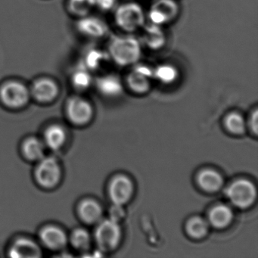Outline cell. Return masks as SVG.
I'll return each instance as SVG.
<instances>
[{
    "mask_svg": "<svg viewBox=\"0 0 258 258\" xmlns=\"http://www.w3.org/2000/svg\"><path fill=\"white\" fill-rule=\"evenodd\" d=\"M108 55L120 67L134 66L141 59V43L131 35L114 37L108 46Z\"/></svg>",
    "mask_w": 258,
    "mask_h": 258,
    "instance_id": "obj_1",
    "label": "cell"
},
{
    "mask_svg": "<svg viewBox=\"0 0 258 258\" xmlns=\"http://www.w3.org/2000/svg\"><path fill=\"white\" fill-rule=\"evenodd\" d=\"M114 19L120 30L129 34L144 27L146 22V16L141 6L133 2L119 6L114 11Z\"/></svg>",
    "mask_w": 258,
    "mask_h": 258,
    "instance_id": "obj_2",
    "label": "cell"
},
{
    "mask_svg": "<svg viewBox=\"0 0 258 258\" xmlns=\"http://www.w3.org/2000/svg\"><path fill=\"white\" fill-rule=\"evenodd\" d=\"M226 196L238 208H245L251 205L256 197L254 185L247 179H238L226 189Z\"/></svg>",
    "mask_w": 258,
    "mask_h": 258,
    "instance_id": "obj_3",
    "label": "cell"
},
{
    "mask_svg": "<svg viewBox=\"0 0 258 258\" xmlns=\"http://www.w3.org/2000/svg\"><path fill=\"white\" fill-rule=\"evenodd\" d=\"M179 13V7L176 0H156L148 16L151 24L163 26L176 20Z\"/></svg>",
    "mask_w": 258,
    "mask_h": 258,
    "instance_id": "obj_4",
    "label": "cell"
},
{
    "mask_svg": "<svg viewBox=\"0 0 258 258\" xmlns=\"http://www.w3.org/2000/svg\"><path fill=\"white\" fill-rule=\"evenodd\" d=\"M29 96L28 88L19 81H8L0 89L1 99L5 105L10 108L24 106L28 102Z\"/></svg>",
    "mask_w": 258,
    "mask_h": 258,
    "instance_id": "obj_5",
    "label": "cell"
},
{
    "mask_svg": "<svg viewBox=\"0 0 258 258\" xmlns=\"http://www.w3.org/2000/svg\"><path fill=\"white\" fill-rule=\"evenodd\" d=\"M120 228L115 220H109L102 221L96 231V238L99 247L105 250L115 248L120 239Z\"/></svg>",
    "mask_w": 258,
    "mask_h": 258,
    "instance_id": "obj_6",
    "label": "cell"
},
{
    "mask_svg": "<svg viewBox=\"0 0 258 258\" xmlns=\"http://www.w3.org/2000/svg\"><path fill=\"white\" fill-rule=\"evenodd\" d=\"M61 169L53 158H42L36 169V178L40 185L47 188L55 186L59 182Z\"/></svg>",
    "mask_w": 258,
    "mask_h": 258,
    "instance_id": "obj_7",
    "label": "cell"
},
{
    "mask_svg": "<svg viewBox=\"0 0 258 258\" xmlns=\"http://www.w3.org/2000/svg\"><path fill=\"white\" fill-rule=\"evenodd\" d=\"M68 114L73 123L85 124L91 119L93 108L90 104L83 98L75 96L68 102Z\"/></svg>",
    "mask_w": 258,
    "mask_h": 258,
    "instance_id": "obj_8",
    "label": "cell"
},
{
    "mask_svg": "<svg viewBox=\"0 0 258 258\" xmlns=\"http://www.w3.org/2000/svg\"><path fill=\"white\" fill-rule=\"evenodd\" d=\"M134 186L129 178L118 176L114 178L109 187V195L113 203L123 205L132 196Z\"/></svg>",
    "mask_w": 258,
    "mask_h": 258,
    "instance_id": "obj_9",
    "label": "cell"
},
{
    "mask_svg": "<svg viewBox=\"0 0 258 258\" xmlns=\"http://www.w3.org/2000/svg\"><path fill=\"white\" fill-rule=\"evenodd\" d=\"M78 29L80 32L87 37L101 38L108 33V25L102 21L91 16H84L78 22Z\"/></svg>",
    "mask_w": 258,
    "mask_h": 258,
    "instance_id": "obj_10",
    "label": "cell"
},
{
    "mask_svg": "<svg viewBox=\"0 0 258 258\" xmlns=\"http://www.w3.org/2000/svg\"><path fill=\"white\" fill-rule=\"evenodd\" d=\"M31 92L40 102H51L58 95V87L55 81L49 78H40L34 83Z\"/></svg>",
    "mask_w": 258,
    "mask_h": 258,
    "instance_id": "obj_11",
    "label": "cell"
},
{
    "mask_svg": "<svg viewBox=\"0 0 258 258\" xmlns=\"http://www.w3.org/2000/svg\"><path fill=\"white\" fill-rule=\"evenodd\" d=\"M143 41L145 46L151 50L158 51L165 46L167 37L161 26L150 24L145 27Z\"/></svg>",
    "mask_w": 258,
    "mask_h": 258,
    "instance_id": "obj_12",
    "label": "cell"
},
{
    "mask_svg": "<svg viewBox=\"0 0 258 258\" xmlns=\"http://www.w3.org/2000/svg\"><path fill=\"white\" fill-rule=\"evenodd\" d=\"M41 255V250L37 243L28 238H20L15 241L10 249V256L14 258H36Z\"/></svg>",
    "mask_w": 258,
    "mask_h": 258,
    "instance_id": "obj_13",
    "label": "cell"
},
{
    "mask_svg": "<svg viewBox=\"0 0 258 258\" xmlns=\"http://www.w3.org/2000/svg\"><path fill=\"white\" fill-rule=\"evenodd\" d=\"M96 86L99 91L107 97H117L123 93V84L117 75H107L98 78Z\"/></svg>",
    "mask_w": 258,
    "mask_h": 258,
    "instance_id": "obj_14",
    "label": "cell"
},
{
    "mask_svg": "<svg viewBox=\"0 0 258 258\" xmlns=\"http://www.w3.org/2000/svg\"><path fill=\"white\" fill-rule=\"evenodd\" d=\"M41 241L51 249L62 248L67 243V236L62 229L56 226H46L40 234Z\"/></svg>",
    "mask_w": 258,
    "mask_h": 258,
    "instance_id": "obj_15",
    "label": "cell"
},
{
    "mask_svg": "<svg viewBox=\"0 0 258 258\" xmlns=\"http://www.w3.org/2000/svg\"><path fill=\"white\" fill-rule=\"evenodd\" d=\"M232 217V210L224 205H219L213 208L209 215L211 224L217 228H223L229 225Z\"/></svg>",
    "mask_w": 258,
    "mask_h": 258,
    "instance_id": "obj_16",
    "label": "cell"
},
{
    "mask_svg": "<svg viewBox=\"0 0 258 258\" xmlns=\"http://www.w3.org/2000/svg\"><path fill=\"white\" fill-rule=\"evenodd\" d=\"M126 84L137 93H146L150 89V78L134 69L126 77Z\"/></svg>",
    "mask_w": 258,
    "mask_h": 258,
    "instance_id": "obj_17",
    "label": "cell"
},
{
    "mask_svg": "<svg viewBox=\"0 0 258 258\" xmlns=\"http://www.w3.org/2000/svg\"><path fill=\"white\" fill-rule=\"evenodd\" d=\"M102 208L93 200L87 199L81 202L79 206V214L86 223H96L102 216Z\"/></svg>",
    "mask_w": 258,
    "mask_h": 258,
    "instance_id": "obj_18",
    "label": "cell"
},
{
    "mask_svg": "<svg viewBox=\"0 0 258 258\" xmlns=\"http://www.w3.org/2000/svg\"><path fill=\"white\" fill-rule=\"evenodd\" d=\"M44 137L46 145L51 149L58 150L66 142V131L59 125H52L46 129Z\"/></svg>",
    "mask_w": 258,
    "mask_h": 258,
    "instance_id": "obj_19",
    "label": "cell"
},
{
    "mask_svg": "<svg viewBox=\"0 0 258 258\" xmlns=\"http://www.w3.org/2000/svg\"><path fill=\"white\" fill-rule=\"evenodd\" d=\"M198 180L201 186L208 191H217L223 184V178L220 173L209 169L201 172Z\"/></svg>",
    "mask_w": 258,
    "mask_h": 258,
    "instance_id": "obj_20",
    "label": "cell"
},
{
    "mask_svg": "<svg viewBox=\"0 0 258 258\" xmlns=\"http://www.w3.org/2000/svg\"><path fill=\"white\" fill-rule=\"evenodd\" d=\"M178 77L179 72L173 64L164 63L153 69V78L164 84H173L177 80Z\"/></svg>",
    "mask_w": 258,
    "mask_h": 258,
    "instance_id": "obj_21",
    "label": "cell"
},
{
    "mask_svg": "<svg viewBox=\"0 0 258 258\" xmlns=\"http://www.w3.org/2000/svg\"><path fill=\"white\" fill-rule=\"evenodd\" d=\"M23 152L26 158L31 161L41 160L44 155V146L37 139L29 138L24 143Z\"/></svg>",
    "mask_w": 258,
    "mask_h": 258,
    "instance_id": "obj_22",
    "label": "cell"
},
{
    "mask_svg": "<svg viewBox=\"0 0 258 258\" xmlns=\"http://www.w3.org/2000/svg\"><path fill=\"white\" fill-rule=\"evenodd\" d=\"M94 7H96L95 0H69L71 11L81 17L88 16Z\"/></svg>",
    "mask_w": 258,
    "mask_h": 258,
    "instance_id": "obj_23",
    "label": "cell"
},
{
    "mask_svg": "<svg viewBox=\"0 0 258 258\" xmlns=\"http://www.w3.org/2000/svg\"><path fill=\"white\" fill-rule=\"evenodd\" d=\"M187 230L194 238H202L208 232V223L201 217H194L188 221Z\"/></svg>",
    "mask_w": 258,
    "mask_h": 258,
    "instance_id": "obj_24",
    "label": "cell"
},
{
    "mask_svg": "<svg viewBox=\"0 0 258 258\" xmlns=\"http://www.w3.org/2000/svg\"><path fill=\"white\" fill-rule=\"evenodd\" d=\"M90 235L83 229H78L74 231L72 235V242L76 248L80 250H87L90 245Z\"/></svg>",
    "mask_w": 258,
    "mask_h": 258,
    "instance_id": "obj_25",
    "label": "cell"
},
{
    "mask_svg": "<svg viewBox=\"0 0 258 258\" xmlns=\"http://www.w3.org/2000/svg\"><path fill=\"white\" fill-rule=\"evenodd\" d=\"M226 123L228 129L235 134H243L245 130L244 118L236 113L229 114L226 118Z\"/></svg>",
    "mask_w": 258,
    "mask_h": 258,
    "instance_id": "obj_26",
    "label": "cell"
},
{
    "mask_svg": "<svg viewBox=\"0 0 258 258\" xmlns=\"http://www.w3.org/2000/svg\"><path fill=\"white\" fill-rule=\"evenodd\" d=\"M73 82L77 88L85 90L91 84L92 78L87 71L81 70L76 72L74 75Z\"/></svg>",
    "mask_w": 258,
    "mask_h": 258,
    "instance_id": "obj_27",
    "label": "cell"
},
{
    "mask_svg": "<svg viewBox=\"0 0 258 258\" xmlns=\"http://www.w3.org/2000/svg\"><path fill=\"white\" fill-rule=\"evenodd\" d=\"M105 55L99 51H92L87 58V64L91 69H97L103 63Z\"/></svg>",
    "mask_w": 258,
    "mask_h": 258,
    "instance_id": "obj_28",
    "label": "cell"
},
{
    "mask_svg": "<svg viewBox=\"0 0 258 258\" xmlns=\"http://www.w3.org/2000/svg\"><path fill=\"white\" fill-rule=\"evenodd\" d=\"M123 214H124V211L122 208V205L114 204V206L111 208V211H110V215H111L110 219L118 222V220L123 217Z\"/></svg>",
    "mask_w": 258,
    "mask_h": 258,
    "instance_id": "obj_29",
    "label": "cell"
},
{
    "mask_svg": "<svg viewBox=\"0 0 258 258\" xmlns=\"http://www.w3.org/2000/svg\"><path fill=\"white\" fill-rule=\"evenodd\" d=\"M116 4V0H95V4L103 11H109Z\"/></svg>",
    "mask_w": 258,
    "mask_h": 258,
    "instance_id": "obj_30",
    "label": "cell"
},
{
    "mask_svg": "<svg viewBox=\"0 0 258 258\" xmlns=\"http://www.w3.org/2000/svg\"><path fill=\"white\" fill-rule=\"evenodd\" d=\"M250 125H251V128L253 129V132L255 134H257L258 130V113L257 111H255L253 112V115L251 117V121H250Z\"/></svg>",
    "mask_w": 258,
    "mask_h": 258,
    "instance_id": "obj_31",
    "label": "cell"
}]
</instances>
